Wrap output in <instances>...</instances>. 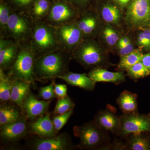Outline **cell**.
Returning <instances> with one entry per match:
<instances>
[{
    "label": "cell",
    "instance_id": "obj_23",
    "mask_svg": "<svg viewBox=\"0 0 150 150\" xmlns=\"http://www.w3.org/2000/svg\"><path fill=\"white\" fill-rule=\"evenodd\" d=\"M12 9L4 0H0V34L1 37L8 38V25Z\"/></svg>",
    "mask_w": 150,
    "mask_h": 150
},
{
    "label": "cell",
    "instance_id": "obj_37",
    "mask_svg": "<svg viewBox=\"0 0 150 150\" xmlns=\"http://www.w3.org/2000/svg\"><path fill=\"white\" fill-rule=\"evenodd\" d=\"M75 6L84 7L91 1L92 0H68Z\"/></svg>",
    "mask_w": 150,
    "mask_h": 150
},
{
    "label": "cell",
    "instance_id": "obj_41",
    "mask_svg": "<svg viewBox=\"0 0 150 150\" xmlns=\"http://www.w3.org/2000/svg\"><path fill=\"white\" fill-rule=\"evenodd\" d=\"M114 1L119 6H121L122 7H124L126 6H128L132 0H114Z\"/></svg>",
    "mask_w": 150,
    "mask_h": 150
},
{
    "label": "cell",
    "instance_id": "obj_30",
    "mask_svg": "<svg viewBox=\"0 0 150 150\" xmlns=\"http://www.w3.org/2000/svg\"><path fill=\"white\" fill-rule=\"evenodd\" d=\"M75 104L71 98L68 95L58 98L54 111L55 115L62 114L69 110H74Z\"/></svg>",
    "mask_w": 150,
    "mask_h": 150
},
{
    "label": "cell",
    "instance_id": "obj_4",
    "mask_svg": "<svg viewBox=\"0 0 150 150\" xmlns=\"http://www.w3.org/2000/svg\"><path fill=\"white\" fill-rule=\"evenodd\" d=\"M16 59L8 70V75L11 79H18L34 85L33 64L36 56L33 51L30 40L18 44Z\"/></svg>",
    "mask_w": 150,
    "mask_h": 150
},
{
    "label": "cell",
    "instance_id": "obj_2",
    "mask_svg": "<svg viewBox=\"0 0 150 150\" xmlns=\"http://www.w3.org/2000/svg\"><path fill=\"white\" fill-rule=\"evenodd\" d=\"M30 41L36 58L62 49L57 40L56 28L43 20L33 19Z\"/></svg>",
    "mask_w": 150,
    "mask_h": 150
},
{
    "label": "cell",
    "instance_id": "obj_25",
    "mask_svg": "<svg viewBox=\"0 0 150 150\" xmlns=\"http://www.w3.org/2000/svg\"><path fill=\"white\" fill-rule=\"evenodd\" d=\"M21 112L16 108L1 105L0 107V125L13 123L20 119Z\"/></svg>",
    "mask_w": 150,
    "mask_h": 150
},
{
    "label": "cell",
    "instance_id": "obj_17",
    "mask_svg": "<svg viewBox=\"0 0 150 150\" xmlns=\"http://www.w3.org/2000/svg\"><path fill=\"white\" fill-rule=\"evenodd\" d=\"M87 75L96 83H111L119 85L126 81L125 75L122 71L111 72L102 68L92 69Z\"/></svg>",
    "mask_w": 150,
    "mask_h": 150
},
{
    "label": "cell",
    "instance_id": "obj_20",
    "mask_svg": "<svg viewBox=\"0 0 150 150\" xmlns=\"http://www.w3.org/2000/svg\"><path fill=\"white\" fill-rule=\"evenodd\" d=\"M126 150H150V134L133 133L124 138Z\"/></svg>",
    "mask_w": 150,
    "mask_h": 150
},
{
    "label": "cell",
    "instance_id": "obj_32",
    "mask_svg": "<svg viewBox=\"0 0 150 150\" xmlns=\"http://www.w3.org/2000/svg\"><path fill=\"white\" fill-rule=\"evenodd\" d=\"M73 112L74 110H69L63 114L56 115L53 118L52 121L55 130L57 133L66 125L71 116L72 115Z\"/></svg>",
    "mask_w": 150,
    "mask_h": 150
},
{
    "label": "cell",
    "instance_id": "obj_28",
    "mask_svg": "<svg viewBox=\"0 0 150 150\" xmlns=\"http://www.w3.org/2000/svg\"><path fill=\"white\" fill-rule=\"evenodd\" d=\"M13 10L29 15L37 0H4Z\"/></svg>",
    "mask_w": 150,
    "mask_h": 150
},
{
    "label": "cell",
    "instance_id": "obj_29",
    "mask_svg": "<svg viewBox=\"0 0 150 150\" xmlns=\"http://www.w3.org/2000/svg\"><path fill=\"white\" fill-rule=\"evenodd\" d=\"M127 75L134 80L144 78L150 75V71L142 62L137 63L126 70Z\"/></svg>",
    "mask_w": 150,
    "mask_h": 150
},
{
    "label": "cell",
    "instance_id": "obj_18",
    "mask_svg": "<svg viewBox=\"0 0 150 150\" xmlns=\"http://www.w3.org/2000/svg\"><path fill=\"white\" fill-rule=\"evenodd\" d=\"M11 82L10 100L23 110V103L30 93L31 84L18 79H11Z\"/></svg>",
    "mask_w": 150,
    "mask_h": 150
},
{
    "label": "cell",
    "instance_id": "obj_1",
    "mask_svg": "<svg viewBox=\"0 0 150 150\" xmlns=\"http://www.w3.org/2000/svg\"><path fill=\"white\" fill-rule=\"evenodd\" d=\"M72 58L68 51L59 49L35 58L33 73L35 80L44 81L58 79L69 72Z\"/></svg>",
    "mask_w": 150,
    "mask_h": 150
},
{
    "label": "cell",
    "instance_id": "obj_16",
    "mask_svg": "<svg viewBox=\"0 0 150 150\" xmlns=\"http://www.w3.org/2000/svg\"><path fill=\"white\" fill-rule=\"evenodd\" d=\"M28 128L32 134L42 138L54 137L58 134L48 112L39 116L35 121L29 123Z\"/></svg>",
    "mask_w": 150,
    "mask_h": 150
},
{
    "label": "cell",
    "instance_id": "obj_5",
    "mask_svg": "<svg viewBox=\"0 0 150 150\" xmlns=\"http://www.w3.org/2000/svg\"><path fill=\"white\" fill-rule=\"evenodd\" d=\"M71 54L72 58L86 68H101L107 63L100 48L91 39L83 40Z\"/></svg>",
    "mask_w": 150,
    "mask_h": 150
},
{
    "label": "cell",
    "instance_id": "obj_31",
    "mask_svg": "<svg viewBox=\"0 0 150 150\" xmlns=\"http://www.w3.org/2000/svg\"><path fill=\"white\" fill-rule=\"evenodd\" d=\"M11 82L9 77L0 79V99L2 101H6L11 98Z\"/></svg>",
    "mask_w": 150,
    "mask_h": 150
},
{
    "label": "cell",
    "instance_id": "obj_14",
    "mask_svg": "<svg viewBox=\"0 0 150 150\" xmlns=\"http://www.w3.org/2000/svg\"><path fill=\"white\" fill-rule=\"evenodd\" d=\"M19 46L11 39L1 37L0 38V69L8 70L16 59Z\"/></svg>",
    "mask_w": 150,
    "mask_h": 150
},
{
    "label": "cell",
    "instance_id": "obj_9",
    "mask_svg": "<svg viewBox=\"0 0 150 150\" xmlns=\"http://www.w3.org/2000/svg\"><path fill=\"white\" fill-rule=\"evenodd\" d=\"M29 148L34 150H71L77 149L73 144L68 133H62L54 137L42 138L38 137L29 141Z\"/></svg>",
    "mask_w": 150,
    "mask_h": 150
},
{
    "label": "cell",
    "instance_id": "obj_22",
    "mask_svg": "<svg viewBox=\"0 0 150 150\" xmlns=\"http://www.w3.org/2000/svg\"><path fill=\"white\" fill-rule=\"evenodd\" d=\"M76 23L82 33L83 37L93 34L97 25L96 18L91 14L88 13L85 14Z\"/></svg>",
    "mask_w": 150,
    "mask_h": 150
},
{
    "label": "cell",
    "instance_id": "obj_34",
    "mask_svg": "<svg viewBox=\"0 0 150 150\" xmlns=\"http://www.w3.org/2000/svg\"><path fill=\"white\" fill-rule=\"evenodd\" d=\"M103 35L105 41L110 46H114L119 38L118 34L112 28L106 27L103 30Z\"/></svg>",
    "mask_w": 150,
    "mask_h": 150
},
{
    "label": "cell",
    "instance_id": "obj_21",
    "mask_svg": "<svg viewBox=\"0 0 150 150\" xmlns=\"http://www.w3.org/2000/svg\"><path fill=\"white\" fill-rule=\"evenodd\" d=\"M138 96L137 94L125 90L120 93L116 102L123 113L138 112Z\"/></svg>",
    "mask_w": 150,
    "mask_h": 150
},
{
    "label": "cell",
    "instance_id": "obj_33",
    "mask_svg": "<svg viewBox=\"0 0 150 150\" xmlns=\"http://www.w3.org/2000/svg\"><path fill=\"white\" fill-rule=\"evenodd\" d=\"M54 83L42 87L39 89V96L45 100H51L56 97L54 91Z\"/></svg>",
    "mask_w": 150,
    "mask_h": 150
},
{
    "label": "cell",
    "instance_id": "obj_39",
    "mask_svg": "<svg viewBox=\"0 0 150 150\" xmlns=\"http://www.w3.org/2000/svg\"><path fill=\"white\" fill-rule=\"evenodd\" d=\"M141 62L150 71V53L144 54Z\"/></svg>",
    "mask_w": 150,
    "mask_h": 150
},
{
    "label": "cell",
    "instance_id": "obj_7",
    "mask_svg": "<svg viewBox=\"0 0 150 150\" xmlns=\"http://www.w3.org/2000/svg\"><path fill=\"white\" fill-rule=\"evenodd\" d=\"M48 15L43 20L46 23L56 28L75 22L76 6L68 0H51Z\"/></svg>",
    "mask_w": 150,
    "mask_h": 150
},
{
    "label": "cell",
    "instance_id": "obj_38",
    "mask_svg": "<svg viewBox=\"0 0 150 150\" xmlns=\"http://www.w3.org/2000/svg\"><path fill=\"white\" fill-rule=\"evenodd\" d=\"M143 33L145 38V49L150 51V29L146 28Z\"/></svg>",
    "mask_w": 150,
    "mask_h": 150
},
{
    "label": "cell",
    "instance_id": "obj_10",
    "mask_svg": "<svg viewBox=\"0 0 150 150\" xmlns=\"http://www.w3.org/2000/svg\"><path fill=\"white\" fill-rule=\"evenodd\" d=\"M126 20L133 27L150 28V0H132L127 7Z\"/></svg>",
    "mask_w": 150,
    "mask_h": 150
},
{
    "label": "cell",
    "instance_id": "obj_3",
    "mask_svg": "<svg viewBox=\"0 0 150 150\" xmlns=\"http://www.w3.org/2000/svg\"><path fill=\"white\" fill-rule=\"evenodd\" d=\"M73 131L75 137L79 139L78 149L105 150L110 142V133L100 129L93 121L75 126Z\"/></svg>",
    "mask_w": 150,
    "mask_h": 150
},
{
    "label": "cell",
    "instance_id": "obj_36",
    "mask_svg": "<svg viewBox=\"0 0 150 150\" xmlns=\"http://www.w3.org/2000/svg\"><path fill=\"white\" fill-rule=\"evenodd\" d=\"M119 54L121 57L130 54L134 51V46L131 43L126 44L125 46H118Z\"/></svg>",
    "mask_w": 150,
    "mask_h": 150
},
{
    "label": "cell",
    "instance_id": "obj_11",
    "mask_svg": "<svg viewBox=\"0 0 150 150\" xmlns=\"http://www.w3.org/2000/svg\"><path fill=\"white\" fill-rule=\"evenodd\" d=\"M56 36L61 49L71 53L83 40V35L76 22L56 28Z\"/></svg>",
    "mask_w": 150,
    "mask_h": 150
},
{
    "label": "cell",
    "instance_id": "obj_15",
    "mask_svg": "<svg viewBox=\"0 0 150 150\" xmlns=\"http://www.w3.org/2000/svg\"><path fill=\"white\" fill-rule=\"evenodd\" d=\"M51 100H38L32 93L30 92L23 104V110L26 113V117L34 120L47 113Z\"/></svg>",
    "mask_w": 150,
    "mask_h": 150
},
{
    "label": "cell",
    "instance_id": "obj_8",
    "mask_svg": "<svg viewBox=\"0 0 150 150\" xmlns=\"http://www.w3.org/2000/svg\"><path fill=\"white\" fill-rule=\"evenodd\" d=\"M120 126L115 135L122 138L133 133L144 132L150 134V113H123L120 115Z\"/></svg>",
    "mask_w": 150,
    "mask_h": 150
},
{
    "label": "cell",
    "instance_id": "obj_13",
    "mask_svg": "<svg viewBox=\"0 0 150 150\" xmlns=\"http://www.w3.org/2000/svg\"><path fill=\"white\" fill-rule=\"evenodd\" d=\"M26 118L22 117L13 123L1 125V139L6 143H11L23 138L28 130Z\"/></svg>",
    "mask_w": 150,
    "mask_h": 150
},
{
    "label": "cell",
    "instance_id": "obj_27",
    "mask_svg": "<svg viewBox=\"0 0 150 150\" xmlns=\"http://www.w3.org/2000/svg\"><path fill=\"white\" fill-rule=\"evenodd\" d=\"M103 18L106 22L109 23H118L121 18V12L116 6L106 4L101 10Z\"/></svg>",
    "mask_w": 150,
    "mask_h": 150
},
{
    "label": "cell",
    "instance_id": "obj_35",
    "mask_svg": "<svg viewBox=\"0 0 150 150\" xmlns=\"http://www.w3.org/2000/svg\"><path fill=\"white\" fill-rule=\"evenodd\" d=\"M54 91L57 98H62L67 96V87L65 84L54 83Z\"/></svg>",
    "mask_w": 150,
    "mask_h": 150
},
{
    "label": "cell",
    "instance_id": "obj_42",
    "mask_svg": "<svg viewBox=\"0 0 150 150\" xmlns=\"http://www.w3.org/2000/svg\"><path fill=\"white\" fill-rule=\"evenodd\" d=\"M130 43H131V41L129 38L127 37L122 38L119 40L118 46H125L126 44Z\"/></svg>",
    "mask_w": 150,
    "mask_h": 150
},
{
    "label": "cell",
    "instance_id": "obj_26",
    "mask_svg": "<svg viewBox=\"0 0 150 150\" xmlns=\"http://www.w3.org/2000/svg\"><path fill=\"white\" fill-rule=\"evenodd\" d=\"M144 54L138 50H134L130 54L121 57L118 65V70H126L142 61Z\"/></svg>",
    "mask_w": 150,
    "mask_h": 150
},
{
    "label": "cell",
    "instance_id": "obj_19",
    "mask_svg": "<svg viewBox=\"0 0 150 150\" xmlns=\"http://www.w3.org/2000/svg\"><path fill=\"white\" fill-rule=\"evenodd\" d=\"M58 79L63 80L68 84L78 87L87 91H93L95 89L96 83L90 79L86 74H79L68 72Z\"/></svg>",
    "mask_w": 150,
    "mask_h": 150
},
{
    "label": "cell",
    "instance_id": "obj_12",
    "mask_svg": "<svg viewBox=\"0 0 150 150\" xmlns=\"http://www.w3.org/2000/svg\"><path fill=\"white\" fill-rule=\"evenodd\" d=\"M94 123L100 129L115 135L120 126V116L116 114L115 108L110 105L100 110L94 117Z\"/></svg>",
    "mask_w": 150,
    "mask_h": 150
},
{
    "label": "cell",
    "instance_id": "obj_6",
    "mask_svg": "<svg viewBox=\"0 0 150 150\" xmlns=\"http://www.w3.org/2000/svg\"><path fill=\"white\" fill-rule=\"evenodd\" d=\"M33 23V19L29 15L13 11L8 25V38L18 45L30 40Z\"/></svg>",
    "mask_w": 150,
    "mask_h": 150
},
{
    "label": "cell",
    "instance_id": "obj_24",
    "mask_svg": "<svg viewBox=\"0 0 150 150\" xmlns=\"http://www.w3.org/2000/svg\"><path fill=\"white\" fill-rule=\"evenodd\" d=\"M51 0H37L34 3L29 15L33 19L43 20L50 10Z\"/></svg>",
    "mask_w": 150,
    "mask_h": 150
},
{
    "label": "cell",
    "instance_id": "obj_40",
    "mask_svg": "<svg viewBox=\"0 0 150 150\" xmlns=\"http://www.w3.org/2000/svg\"><path fill=\"white\" fill-rule=\"evenodd\" d=\"M138 43L140 46L142 47H145V40L144 36V33L141 32L139 34L138 37Z\"/></svg>",
    "mask_w": 150,
    "mask_h": 150
}]
</instances>
